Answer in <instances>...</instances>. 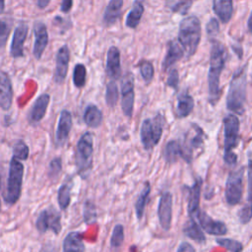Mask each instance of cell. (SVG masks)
Masks as SVG:
<instances>
[{"mask_svg":"<svg viewBox=\"0 0 252 252\" xmlns=\"http://www.w3.org/2000/svg\"><path fill=\"white\" fill-rule=\"evenodd\" d=\"M226 59H227V51L224 45L218 40H214L212 44L210 69L208 74L209 101L213 105H215L218 102L220 96V77L225 65Z\"/></svg>","mask_w":252,"mask_h":252,"instance_id":"6da1fadb","label":"cell"},{"mask_svg":"<svg viewBox=\"0 0 252 252\" xmlns=\"http://www.w3.org/2000/svg\"><path fill=\"white\" fill-rule=\"evenodd\" d=\"M247 65L240 67L232 76L226 96V107L236 114H242L246 100Z\"/></svg>","mask_w":252,"mask_h":252,"instance_id":"7a4b0ae2","label":"cell"},{"mask_svg":"<svg viewBox=\"0 0 252 252\" xmlns=\"http://www.w3.org/2000/svg\"><path fill=\"white\" fill-rule=\"evenodd\" d=\"M201 39V23L195 16L183 19L179 25L178 42L187 58L191 57L197 50Z\"/></svg>","mask_w":252,"mask_h":252,"instance_id":"3957f363","label":"cell"},{"mask_svg":"<svg viewBox=\"0 0 252 252\" xmlns=\"http://www.w3.org/2000/svg\"><path fill=\"white\" fill-rule=\"evenodd\" d=\"M224 127V155L223 159L228 165H233L237 161V156L233 153L237 147L239 138V119L234 114H228L223 119Z\"/></svg>","mask_w":252,"mask_h":252,"instance_id":"277c9868","label":"cell"},{"mask_svg":"<svg viewBox=\"0 0 252 252\" xmlns=\"http://www.w3.org/2000/svg\"><path fill=\"white\" fill-rule=\"evenodd\" d=\"M93 152H94V139L90 132L82 135L77 143L76 151V165L79 174L82 178H87L90 174L93 164Z\"/></svg>","mask_w":252,"mask_h":252,"instance_id":"5b68a950","label":"cell"},{"mask_svg":"<svg viewBox=\"0 0 252 252\" xmlns=\"http://www.w3.org/2000/svg\"><path fill=\"white\" fill-rule=\"evenodd\" d=\"M23 176H24L23 163L19 159L12 158L9 164V174H8V181H7L6 194H5V201L7 204L14 205L19 200L22 192Z\"/></svg>","mask_w":252,"mask_h":252,"instance_id":"8992f818","label":"cell"},{"mask_svg":"<svg viewBox=\"0 0 252 252\" xmlns=\"http://www.w3.org/2000/svg\"><path fill=\"white\" fill-rule=\"evenodd\" d=\"M164 126V117L158 113L154 118L145 119L141 126V142L145 150H152L160 140Z\"/></svg>","mask_w":252,"mask_h":252,"instance_id":"52a82bcc","label":"cell"},{"mask_svg":"<svg viewBox=\"0 0 252 252\" xmlns=\"http://www.w3.org/2000/svg\"><path fill=\"white\" fill-rule=\"evenodd\" d=\"M243 172L244 168L240 167L234 171H231L226 179L224 196L225 201L228 205H237L242 198V188H243Z\"/></svg>","mask_w":252,"mask_h":252,"instance_id":"ba28073f","label":"cell"},{"mask_svg":"<svg viewBox=\"0 0 252 252\" xmlns=\"http://www.w3.org/2000/svg\"><path fill=\"white\" fill-rule=\"evenodd\" d=\"M35 226L40 233H44L47 230L53 231L54 234H58L61 231V215L52 206L44 209L38 215Z\"/></svg>","mask_w":252,"mask_h":252,"instance_id":"9c48e42d","label":"cell"},{"mask_svg":"<svg viewBox=\"0 0 252 252\" xmlns=\"http://www.w3.org/2000/svg\"><path fill=\"white\" fill-rule=\"evenodd\" d=\"M158 217L161 227L164 230H168L171 226L172 220V195L169 191H164L160 195L158 207Z\"/></svg>","mask_w":252,"mask_h":252,"instance_id":"30bf717a","label":"cell"},{"mask_svg":"<svg viewBox=\"0 0 252 252\" xmlns=\"http://www.w3.org/2000/svg\"><path fill=\"white\" fill-rule=\"evenodd\" d=\"M192 130H193V134L191 135L189 133V136L185 138L184 142L181 143L182 146V150H183V158L187 162H190L192 159V153L193 150L198 149L199 147H201L203 145L204 142V137H205V133L203 132V130L196 124H192Z\"/></svg>","mask_w":252,"mask_h":252,"instance_id":"8fae6325","label":"cell"},{"mask_svg":"<svg viewBox=\"0 0 252 252\" xmlns=\"http://www.w3.org/2000/svg\"><path fill=\"white\" fill-rule=\"evenodd\" d=\"M196 219H198V222L202 229L205 230L208 234L221 236L227 232V227L224 222L221 220H214L206 212L200 211Z\"/></svg>","mask_w":252,"mask_h":252,"instance_id":"7c38bea8","label":"cell"},{"mask_svg":"<svg viewBox=\"0 0 252 252\" xmlns=\"http://www.w3.org/2000/svg\"><path fill=\"white\" fill-rule=\"evenodd\" d=\"M70 60V51L67 44L62 45L56 54V68H55V75L54 80L57 84H62L65 81L68 66Z\"/></svg>","mask_w":252,"mask_h":252,"instance_id":"4fadbf2b","label":"cell"},{"mask_svg":"<svg viewBox=\"0 0 252 252\" xmlns=\"http://www.w3.org/2000/svg\"><path fill=\"white\" fill-rule=\"evenodd\" d=\"M33 33H34V44H33L32 53L36 59H40L48 43V33H47L46 26L41 22H35L33 25Z\"/></svg>","mask_w":252,"mask_h":252,"instance_id":"5bb4252c","label":"cell"},{"mask_svg":"<svg viewBox=\"0 0 252 252\" xmlns=\"http://www.w3.org/2000/svg\"><path fill=\"white\" fill-rule=\"evenodd\" d=\"M29 32V27L25 23H21L14 31L12 44L10 48L11 56L14 58H20L24 55V42L26 40Z\"/></svg>","mask_w":252,"mask_h":252,"instance_id":"9a60e30c","label":"cell"},{"mask_svg":"<svg viewBox=\"0 0 252 252\" xmlns=\"http://www.w3.org/2000/svg\"><path fill=\"white\" fill-rule=\"evenodd\" d=\"M121 94H122V100H121L122 111L127 117H131L133 113L134 98H135L134 82L131 77L126 79L122 84Z\"/></svg>","mask_w":252,"mask_h":252,"instance_id":"2e32d148","label":"cell"},{"mask_svg":"<svg viewBox=\"0 0 252 252\" xmlns=\"http://www.w3.org/2000/svg\"><path fill=\"white\" fill-rule=\"evenodd\" d=\"M72 125H73V121H72L71 112L66 109L62 110L59 116L56 134H55V140H56L57 146H62L65 144L66 140L68 139L69 133L71 131Z\"/></svg>","mask_w":252,"mask_h":252,"instance_id":"e0dca14e","label":"cell"},{"mask_svg":"<svg viewBox=\"0 0 252 252\" xmlns=\"http://www.w3.org/2000/svg\"><path fill=\"white\" fill-rule=\"evenodd\" d=\"M105 72L106 75L112 80H117L121 76L120 51L116 46H110L107 51Z\"/></svg>","mask_w":252,"mask_h":252,"instance_id":"ac0fdd59","label":"cell"},{"mask_svg":"<svg viewBox=\"0 0 252 252\" xmlns=\"http://www.w3.org/2000/svg\"><path fill=\"white\" fill-rule=\"evenodd\" d=\"M201 187H202V179L198 177L194 184L188 188V214L191 219H196L200 209V196H201Z\"/></svg>","mask_w":252,"mask_h":252,"instance_id":"d6986e66","label":"cell"},{"mask_svg":"<svg viewBox=\"0 0 252 252\" xmlns=\"http://www.w3.org/2000/svg\"><path fill=\"white\" fill-rule=\"evenodd\" d=\"M13 101V89L9 75L0 71V107L4 110H8Z\"/></svg>","mask_w":252,"mask_h":252,"instance_id":"ffe728a7","label":"cell"},{"mask_svg":"<svg viewBox=\"0 0 252 252\" xmlns=\"http://www.w3.org/2000/svg\"><path fill=\"white\" fill-rule=\"evenodd\" d=\"M49 101H50V95L48 94H42L36 98V100L34 101L30 111L29 119L31 123H33V124L38 123L44 117Z\"/></svg>","mask_w":252,"mask_h":252,"instance_id":"44dd1931","label":"cell"},{"mask_svg":"<svg viewBox=\"0 0 252 252\" xmlns=\"http://www.w3.org/2000/svg\"><path fill=\"white\" fill-rule=\"evenodd\" d=\"M62 252H85L82 234L78 231L69 232L63 240Z\"/></svg>","mask_w":252,"mask_h":252,"instance_id":"7402d4cb","label":"cell"},{"mask_svg":"<svg viewBox=\"0 0 252 252\" xmlns=\"http://www.w3.org/2000/svg\"><path fill=\"white\" fill-rule=\"evenodd\" d=\"M213 9L221 23L230 21L233 13L232 0H213Z\"/></svg>","mask_w":252,"mask_h":252,"instance_id":"603a6c76","label":"cell"},{"mask_svg":"<svg viewBox=\"0 0 252 252\" xmlns=\"http://www.w3.org/2000/svg\"><path fill=\"white\" fill-rule=\"evenodd\" d=\"M183 55H184V51H183L181 45L177 41L172 40V41L168 42L166 55H165L164 60L162 62L163 70H167L176 61L181 59Z\"/></svg>","mask_w":252,"mask_h":252,"instance_id":"cb8c5ba5","label":"cell"},{"mask_svg":"<svg viewBox=\"0 0 252 252\" xmlns=\"http://www.w3.org/2000/svg\"><path fill=\"white\" fill-rule=\"evenodd\" d=\"M122 6L123 0H109L103 14V23L105 26L109 27L118 20L121 14Z\"/></svg>","mask_w":252,"mask_h":252,"instance_id":"d4e9b609","label":"cell"},{"mask_svg":"<svg viewBox=\"0 0 252 252\" xmlns=\"http://www.w3.org/2000/svg\"><path fill=\"white\" fill-rule=\"evenodd\" d=\"M183 232L186 236L200 244L205 243L206 241L203 229L201 228L200 224L195 220V219L190 218V220L183 226Z\"/></svg>","mask_w":252,"mask_h":252,"instance_id":"484cf974","label":"cell"},{"mask_svg":"<svg viewBox=\"0 0 252 252\" xmlns=\"http://www.w3.org/2000/svg\"><path fill=\"white\" fill-rule=\"evenodd\" d=\"M84 122L91 128H97L102 122V113L94 104H89L83 115Z\"/></svg>","mask_w":252,"mask_h":252,"instance_id":"4316f807","label":"cell"},{"mask_svg":"<svg viewBox=\"0 0 252 252\" xmlns=\"http://www.w3.org/2000/svg\"><path fill=\"white\" fill-rule=\"evenodd\" d=\"M193 107H194V99L189 94L183 93L178 96L177 106H176V113L178 117L188 116L192 112Z\"/></svg>","mask_w":252,"mask_h":252,"instance_id":"83f0119b","label":"cell"},{"mask_svg":"<svg viewBox=\"0 0 252 252\" xmlns=\"http://www.w3.org/2000/svg\"><path fill=\"white\" fill-rule=\"evenodd\" d=\"M163 156L168 163H173L179 158H183V150L181 143L174 140L169 141L164 148Z\"/></svg>","mask_w":252,"mask_h":252,"instance_id":"f1b7e54d","label":"cell"},{"mask_svg":"<svg viewBox=\"0 0 252 252\" xmlns=\"http://www.w3.org/2000/svg\"><path fill=\"white\" fill-rule=\"evenodd\" d=\"M71 188H72V181L69 178L66 179L65 182L59 187L58 194H57V200L59 207L62 211H65L68 209L70 202H71Z\"/></svg>","mask_w":252,"mask_h":252,"instance_id":"f546056e","label":"cell"},{"mask_svg":"<svg viewBox=\"0 0 252 252\" xmlns=\"http://www.w3.org/2000/svg\"><path fill=\"white\" fill-rule=\"evenodd\" d=\"M144 6L142 3L136 1L133 4L132 9L130 10V12L128 13L127 17H126V26L130 29H135L137 28V26L140 23V20L144 14Z\"/></svg>","mask_w":252,"mask_h":252,"instance_id":"4dcf8cb0","label":"cell"},{"mask_svg":"<svg viewBox=\"0 0 252 252\" xmlns=\"http://www.w3.org/2000/svg\"><path fill=\"white\" fill-rule=\"evenodd\" d=\"M150 192H151V184L149 182H146L144 184V187H143L141 193L139 194L138 199H137L136 204H135L136 217H137L138 220H141L144 216V212H145L147 201H148L149 196H150Z\"/></svg>","mask_w":252,"mask_h":252,"instance_id":"1f68e13d","label":"cell"},{"mask_svg":"<svg viewBox=\"0 0 252 252\" xmlns=\"http://www.w3.org/2000/svg\"><path fill=\"white\" fill-rule=\"evenodd\" d=\"M118 101V89L114 81H110L105 89V102L108 106L113 107Z\"/></svg>","mask_w":252,"mask_h":252,"instance_id":"d6a6232c","label":"cell"},{"mask_svg":"<svg viewBox=\"0 0 252 252\" xmlns=\"http://www.w3.org/2000/svg\"><path fill=\"white\" fill-rule=\"evenodd\" d=\"M87 69L84 64H77L73 71V83L76 88H83L86 83Z\"/></svg>","mask_w":252,"mask_h":252,"instance_id":"836d02e7","label":"cell"},{"mask_svg":"<svg viewBox=\"0 0 252 252\" xmlns=\"http://www.w3.org/2000/svg\"><path fill=\"white\" fill-rule=\"evenodd\" d=\"M216 241L219 245L229 250L230 252H242L243 250V245L241 244V242L231 238L220 237V238H217Z\"/></svg>","mask_w":252,"mask_h":252,"instance_id":"e575fe53","label":"cell"},{"mask_svg":"<svg viewBox=\"0 0 252 252\" xmlns=\"http://www.w3.org/2000/svg\"><path fill=\"white\" fill-rule=\"evenodd\" d=\"M124 241V227L122 224L114 225L110 237V245L112 248H118Z\"/></svg>","mask_w":252,"mask_h":252,"instance_id":"d590c367","label":"cell"},{"mask_svg":"<svg viewBox=\"0 0 252 252\" xmlns=\"http://www.w3.org/2000/svg\"><path fill=\"white\" fill-rule=\"evenodd\" d=\"M29 153H30L29 147L22 140L17 141L13 147V158L19 160H26L29 157Z\"/></svg>","mask_w":252,"mask_h":252,"instance_id":"8d00e7d4","label":"cell"},{"mask_svg":"<svg viewBox=\"0 0 252 252\" xmlns=\"http://www.w3.org/2000/svg\"><path fill=\"white\" fill-rule=\"evenodd\" d=\"M139 68H140V73H141L144 81L147 84L151 83L154 78V73H155L153 64L148 60H142L139 63Z\"/></svg>","mask_w":252,"mask_h":252,"instance_id":"74e56055","label":"cell"},{"mask_svg":"<svg viewBox=\"0 0 252 252\" xmlns=\"http://www.w3.org/2000/svg\"><path fill=\"white\" fill-rule=\"evenodd\" d=\"M62 170V159L60 158H55L49 162L48 166V176L51 180H56L60 175Z\"/></svg>","mask_w":252,"mask_h":252,"instance_id":"f35d334b","label":"cell"},{"mask_svg":"<svg viewBox=\"0 0 252 252\" xmlns=\"http://www.w3.org/2000/svg\"><path fill=\"white\" fill-rule=\"evenodd\" d=\"M84 220L86 222H93L96 219V213H95V207L93 202L87 201L84 205Z\"/></svg>","mask_w":252,"mask_h":252,"instance_id":"ab89813d","label":"cell"},{"mask_svg":"<svg viewBox=\"0 0 252 252\" xmlns=\"http://www.w3.org/2000/svg\"><path fill=\"white\" fill-rule=\"evenodd\" d=\"M238 219L241 223H248L252 219V203H246L238 211Z\"/></svg>","mask_w":252,"mask_h":252,"instance_id":"60d3db41","label":"cell"},{"mask_svg":"<svg viewBox=\"0 0 252 252\" xmlns=\"http://www.w3.org/2000/svg\"><path fill=\"white\" fill-rule=\"evenodd\" d=\"M11 32V25L6 21L0 19V48H3L9 37Z\"/></svg>","mask_w":252,"mask_h":252,"instance_id":"b9f144b4","label":"cell"},{"mask_svg":"<svg viewBox=\"0 0 252 252\" xmlns=\"http://www.w3.org/2000/svg\"><path fill=\"white\" fill-rule=\"evenodd\" d=\"M193 0H179L172 6V11L181 15H185L191 8Z\"/></svg>","mask_w":252,"mask_h":252,"instance_id":"7bdbcfd3","label":"cell"},{"mask_svg":"<svg viewBox=\"0 0 252 252\" xmlns=\"http://www.w3.org/2000/svg\"><path fill=\"white\" fill-rule=\"evenodd\" d=\"M247 202L252 203V158L248 160V168H247Z\"/></svg>","mask_w":252,"mask_h":252,"instance_id":"ee69618b","label":"cell"},{"mask_svg":"<svg viewBox=\"0 0 252 252\" xmlns=\"http://www.w3.org/2000/svg\"><path fill=\"white\" fill-rule=\"evenodd\" d=\"M207 33L209 35V37H213V36H216L219 32H220V28H219V22L217 19L215 18H212L209 23L207 24Z\"/></svg>","mask_w":252,"mask_h":252,"instance_id":"f6af8a7d","label":"cell"},{"mask_svg":"<svg viewBox=\"0 0 252 252\" xmlns=\"http://www.w3.org/2000/svg\"><path fill=\"white\" fill-rule=\"evenodd\" d=\"M178 83H179V75H178V71L176 69H172L169 72V75L167 77L166 80V85L174 90L177 89L178 87Z\"/></svg>","mask_w":252,"mask_h":252,"instance_id":"bcb514c9","label":"cell"},{"mask_svg":"<svg viewBox=\"0 0 252 252\" xmlns=\"http://www.w3.org/2000/svg\"><path fill=\"white\" fill-rule=\"evenodd\" d=\"M176 252H196L195 248L188 242H182L177 248Z\"/></svg>","mask_w":252,"mask_h":252,"instance_id":"7dc6e473","label":"cell"},{"mask_svg":"<svg viewBox=\"0 0 252 252\" xmlns=\"http://www.w3.org/2000/svg\"><path fill=\"white\" fill-rule=\"evenodd\" d=\"M73 6V0H62L60 10L63 13H68Z\"/></svg>","mask_w":252,"mask_h":252,"instance_id":"c3c4849f","label":"cell"},{"mask_svg":"<svg viewBox=\"0 0 252 252\" xmlns=\"http://www.w3.org/2000/svg\"><path fill=\"white\" fill-rule=\"evenodd\" d=\"M50 0H36V5L39 9H44L48 6Z\"/></svg>","mask_w":252,"mask_h":252,"instance_id":"681fc988","label":"cell"},{"mask_svg":"<svg viewBox=\"0 0 252 252\" xmlns=\"http://www.w3.org/2000/svg\"><path fill=\"white\" fill-rule=\"evenodd\" d=\"M247 25H248V29H249L250 32L252 33V11H251V13H250V16H249V19H248Z\"/></svg>","mask_w":252,"mask_h":252,"instance_id":"f907efd6","label":"cell"},{"mask_svg":"<svg viewBox=\"0 0 252 252\" xmlns=\"http://www.w3.org/2000/svg\"><path fill=\"white\" fill-rule=\"evenodd\" d=\"M5 10V0H0V14H2Z\"/></svg>","mask_w":252,"mask_h":252,"instance_id":"816d5d0a","label":"cell"},{"mask_svg":"<svg viewBox=\"0 0 252 252\" xmlns=\"http://www.w3.org/2000/svg\"><path fill=\"white\" fill-rule=\"evenodd\" d=\"M129 251H130V252H141V251L139 250V248H138L136 245H132V246L130 247Z\"/></svg>","mask_w":252,"mask_h":252,"instance_id":"f5cc1de1","label":"cell"},{"mask_svg":"<svg viewBox=\"0 0 252 252\" xmlns=\"http://www.w3.org/2000/svg\"><path fill=\"white\" fill-rule=\"evenodd\" d=\"M0 212H1V201H0Z\"/></svg>","mask_w":252,"mask_h":252,"instance_id":"db71d44e","label":"cell"}]
</instances>
